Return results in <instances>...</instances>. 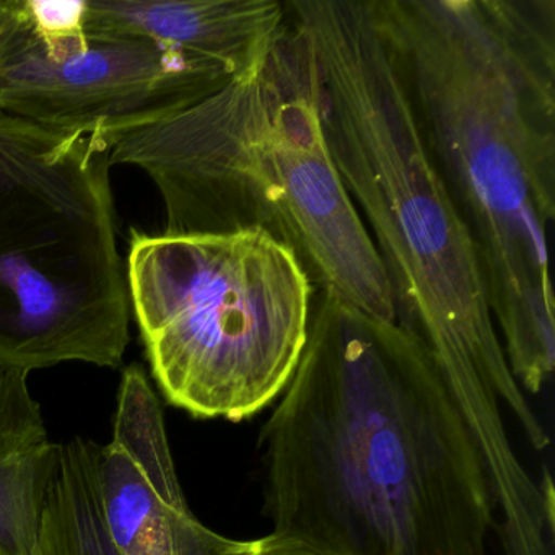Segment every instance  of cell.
Here are the masks:
<instances>
[{
  "instance_id": "cell-2",
  "label": "cell",
  "mask_w": 555,
  "mask_h": 555,
  "mask_svg": "<svg viewBox=\"0 0 555 555\" xmlns=\"http://www.w3.org/2000/svg\"><path fill=\"white\" fill-rule=\"evenodd\" d=\"M519 388L555 366V0H375Z\"/></svg>"
},
{
  "instance_id": "cell-4",
  "label": "cell",
  "mask_w": 555,
  "mask_h": 555,
  "mask_svg": "<svg viewBox=\"0 0 555 555\" xmlns=\"http://www.w3.org/2000/svg\"><path fill=\"white\" fill-rule=\"evenodd\" d=\"M108 145L112 167L134 165L160 191L164 233L262 230L294 253L313 287L396 321L385 266L331 158L287 12L255 73Z\"/></svg>"
},
{
  "instance_id": "cell-10",
  "label": "cell",
  "mask_w": 555,
  "mask_h": 555,
  "mask_svg": "<svg viewBox=\"0 0 555 555\" xmlns=\"http://www.w3.org/2000/svg\"><path fill=\"white\" fill-rule=\"evenodd\" d=\"M60 456L28 372L0 369V555H34Z\"/></svg>"
},
{
  "instance_id": "cell-12",
  "label": "cell",
  "mask_w": 555,
  "mask_h": 555,
  "mask_svg": "<svg viewBox=\"0 0 555 555\" xmlns=\"http://www.w3.org/2000/svg\"><path fill=\"white\" fill-rule=\"evenodd\" d=\"M235 555H340L294 535L272 531L264 538L243 541Z\"/></svg>"
},
{
  "instance_id": "cell-11",
  "label": "cell",
  "mask_w": 555,
  "mask_h": 555,
  "mask_svg": "<svg viewBox=\"0 0 555 555\" xmlns=\"http://www.w3.org/2000/svg\"><path fill=\"white\" fill-rule=\"evenodd\" d=\"M100 448L82 437L61 444L60 467L34 555H118L103 521Z\"/></svg>"
},
{
  "instance_id": "cell-1",
  "label": "cell",
  "mask_w": 555,
  "mask_h": 555,
  "mask_svg": "<svg viewBox=\"0 0 555 555\" xmlns=\"http://www.w3.org/2000/svg\"><path fill=\"white\" fill-rule=\"evenodd\" d=\"M275 532L340 555H487L482 457L425 344L333 295L259 435Z\"/></svg>"
},
{
  "instance_id": "cell-9",
  "label": "cell",
  "mask_w": 555,
  "mask_h": 555,
  "mask_svg": "<svg viewBox=\"0 0 555 555\" xmlns=\"http://www.w3.org/2000/svg\"><path fill=\"white\" fill-rule=\"evenodd\" d=\"M90 31L145 38L225 69L255 73L285 27L279 0H86Z\"/></svg>"
},
{
  "instance_id": "cell-7",
  "label": "cell",
  "mask_w": 555,
  "mask_h": 555,
  "mask_svg": "<svg viewBox=\"0 0 555 555\" xmlns=\"http://www.w3.org/2000/svg\"><path fill=\"white\" fill-rule=\"evenodd\" d=\"M86 0H0V108L109 141L235 82L145 38L87 30Z\"/></svg>"
},
{
  "instance_id": "cell-5",
  "label": "cell",
  "mask_w": 555,
  "mask_h": 555,
  "mask_svg": "<svg viewBox=\"0 0 555 555\" xmlns=\"http://www.w3.org/2000/svg\"><path fill=\"white\" fill-rule=\"evenodd\" d=\"M108 141L0 108V369H116L129 344Z\"/></svg>"
},
{
  "instance_id": "cell-3",
  "label": "cell",
  "mask_w": 555,
  "mask_h": 555,
  "mask_svg": "<svg viewBox=\"0 0 555 555\" xmlns=\"http://www.w3.org/2000/svg\"><path fill=\"white\" fill-rule=\"evenodd\" d=\"M337 173L373 229L396 323L427 347L480 451L544 435L509 369L469 233L422 144L375 0H287Z\"/></svg>"
},
{
  "instance_id": "cell-6",
  "label": "cell",
  "mask_w": 555,
  "mask_h": 555,
  "mask_svg": "<svg viewBox=\"0 0 555 555\" xmlns=\"http://www.w3.org/2000/svg\"><path fill=\"white\" fill-rule=\"evenodd\" d=\"M129 304L168 404L242 422L282 396L310 326L313 285L262 230L147 235L132 230Z\"/></svg>"
},
{
  "instance_id": "cell-8",
  "label": "cell",
  "mask_w": 555,
  "mask_h": 555,
  "mask_svg": "<svg viewBox=\"0 0 555 555\" xmlns=\"http://www.w3.org/2000/svg\"><path fill=\"white\" fill-rule=\"evenodd\" d=\"M103 521L118 555H235L243 541L199 521L181 489L160 399L144 370L122 372L113 438L100 448Z\"/></svg>"
}]
</instances>
